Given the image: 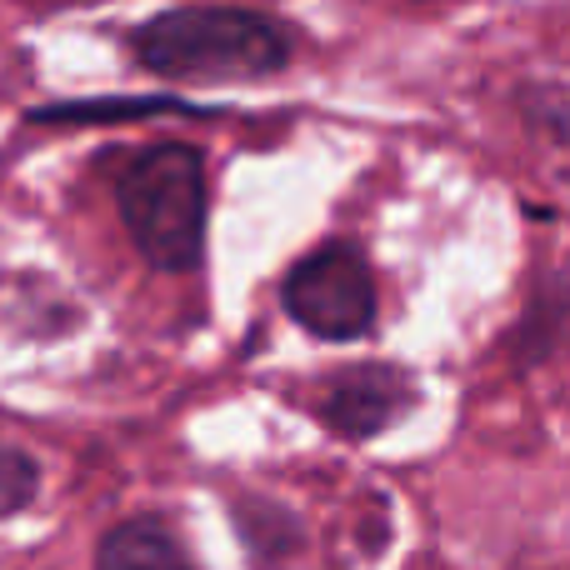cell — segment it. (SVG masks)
Listing matches in <instances>:
<instances>
[{
    "instance_id": "4",
    "label": "cell",
    "mask_w": 570,
    "mask_h": 570,
    "mask_svg": "<svg viewBox=\"0 0 570 570\" xmlns=\"http://www.w3.org/2000/svg\"><path fill=\"white\" fill-rule=\"evenodd\" d=\"M415 405V385L395 365H355L321 395V421L345 441H375Z\"/></svg>"
},
{
    "instance_id": "5",
    "label": "cell",
    "mask_w": 570,
    "mask_h": 570,
    "mask_svg": "<svg viewBox=\"0 0 570 570\" xmlns=\"http://www.w3.org/2000/svg\"><path fill=\"white\" fill-rule=\"evenodd\" d=\"M96 570H196L180 535L156 515L116 521L96 546Z\"/></svg>"
},
{
    "instance_id": "1",
    "label": "cell",
    "mask_w": 570,
    "mask_h": 570,
    "mask_svg": "<svg viewBox=\"0 0 570 570\" xmlns=\"http://www.w3.org/2000/svg\"><path fill=\"white\" fill-rule=\"evenodd\" d=\"M146 70L170 80H266L291 60L281 20L240 6H176L130 36Z\"/></svg>"
},
{
    "instance_id": "6",
    "label": "cell",
    "mask_w": 570,
    "mask_h": 570,
    "mask_svg": "<svg viewBox=\"0 0 570 570\" xmlns=\"http://www.w3.org/2000/svg\"><path fill=\"white\" fill-rule=\"evenodd\" d=\"M40 495V461L20 445L0 441V521L20 515Z\"/></svg>"
},
{
    "instance_id": "2",
    "label": "cell",
    "mask_w": 570,
    "mask_h": 570,
    "mask_svg": "<svg viewBox=\"0 0 570 570\" xmlns=\"http://www.w3.org/2000/svg\"><path fill=\"white\" fill-rule=\"evenodd\" d=\"M116 206L150 271L186 276L206 256V160L196 146L160 140L116 160Z\"/></svg>"
},
{
    "instance_id": "3",
    "label": "cell",
    "mask_w": 570,
    "mask_h": 570,
    "mask_svg": "<svg viewBox=\"0 0 570 570\" xmlns=\"http://www.w3.org/2000/svg\"><path fill=\"white\" fill-rule=\"evenodd\" d=\"M281 305L301 331L321 335V341H361L375 325L371 261L345 240H325L285 271Z\"/></svg>"
}]
</instances>
